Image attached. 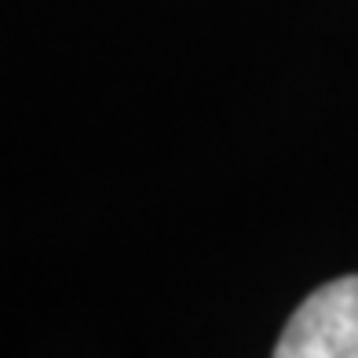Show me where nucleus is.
Returning a JSON list of instances; mask_svg holds the SVG:
<instances>
[{"label": "nucleus", "mask_w": 358, "mask_h": 358, "mask_svg": "<svg viewBox=\"0 0 358 358\" xmlns=\"http://www.w3.org/2000/svg\"><path fill=\"white\" fill-rule=\"evenodd\" d=\"M274 358H358V274L315 289L292 311Z\"/></svg>", "instance_id": "obj_1"}]
</instances>
